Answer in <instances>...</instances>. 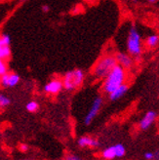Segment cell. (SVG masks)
Listing matches in <instances>:
<instances>
[{
  "instance_id": "obj_1",
  "label": "cell",
  "mask_w": 159,
  "mask_h": 160,
  "mask_svg": "<svg viewBox=\"0 0 159 160\" xmlns=\"http://www.w3.org/2000/svg\"><path fill=\"white\" fill-rule=\"evenodd\" d=\"M126 78H127L126 69L117 63L111 69L110 72L107 75V77L104 79V82H102V91L109 95L116 88L123 85L126 81Z\"/></svg>"
},
{
  "instance_id": "obj_2",
  "label": "cell",
  "mask_w": 159,
  "mask_h": 160,
  "mask_svg": "<svg viewBox=\"0 0 159 160\" xmlns=\"http://www.w3.org/2000/svg\"><path fill=\"white\" fill-rule=\"evenodd\" d=\"M127 51L132 56L133 58H139L142 55V37L139 32L137 27L134 25H131L129 31H128V36H127Z\"/></svg>"
},
{
  "instance_id": "obj_3",
  "label": "cell",
  "mask_w": 159,
  "mask_h": 160,
  "mask_svg": "<svg viewBox=\"0 0 159 160\" xmlns=\"http://www.w3.org/2000/svg\"><path fill=\"white\" fill-rule=\"evenodd\" d=\"M117 61L115 55H106L102 57L93 68V75L96 79H105L115 66Z\"/></svg>"
},
{
  "instance_id": "obj_4",
  "label": "cell",
  "mask_w": 159,
  "mask_h": 160,
  "mask_svg": "<svg viewBox=\"0 0 159 160\" xmlns=\"http://www.w3.org/2000/svg\"><path fill=\"white\" fill-rule=\"evenodd\" d=\"M85 78V74L82 69H74L68 71L65 74L62 79L63 88L67 91H73L79 86H81Z\"/></svg>"
},
{
  "instance_id": "obj_5",
  "label": "cell",
  "mask_w": 159,
  "mask_h": 160,
  "mask_svg": "<svg viewBox=\"0 0 159 160\" xmlns=\"http://www.w3.org/2000/svg\"><path fill=\"white\" fill-rule=\"evenodd\" d=\"M102 99L101 97H97L96 99L94 100L93 102V105L89 110V112L87 113L85 119H84V123L86 125H89L92 120L97 116V114L99 113V111L101 109V107H102Z\"/></svg>"
},
{
  "instance_id": "obj_6",
  "label": "cell",
  "mask_w": 159,
  "mask_h": 160,
  "mask_svg": "<svg viewBox=\"0 0 159 160\" xmlns=\"http://www.w3.org/2000/svg\"><path fill=\"white\" fill-rule=\"evenodd\" d=\"M115 58L117 61V63L119 66H121L125 69H129L132 68L134 61L133 57L129 53H124V52H118L115 54Z\"/></svg>"
},
{
  "instance_id": "obj_7",
  "label": "cell",
  "mask_w": 159,
  "mask_h": 160,
  "mask_svg": "<svg viewBox=\"0 0 159 160\" xmlns=\"http://www.w3.org/2000/svg\"><path fill=\"white\" fill-rule=\"evenodd\" d=\"M10 37L4 34L0 37V60H5L11 55L10 50Z\"/></svg>"
},
{
  "instance_id": "obj_8",
  "label": "cell",
  "mask_w": 159,
  "mask_h": 160,
  "mask_svg": "<svg viewBox=\"0 0 159 160\" xmlns=\"http://www.w3.org/2000/svg\"><path fill=\"white\" fill-rule=\"evenodd\" d=\"M156 112L155 111L150 110L148 112L146 113V115L142 118L141 122H140V128L142 130H147L148 128L153 124V122L155 121L156 119Z\"/></svg>"
},
{
  "instance_id": "obj_9",
  "label": "cell",
  "mask_w": 159,
  "mask_h": 160,
  "mask_svg": "<svg viewBox=\"0 0 159 160\" xmlns=\"http://www.w3.org/2000/svg\"><path fill=\"white\" fill-rule=\"evenodd\" d=\"M20 81V76L16 73H5L1 76L0 83L4 87H13L17 85Z\"/></svg>"
},
{
  "instance_id": "obj_10",
  "label": "cell",
  "mask_w": 159,
  "mask_h": 160,
  "mask_svg": "<svg viewBox=\"0 0 159 160\" xmlns=\"http://www.w3.org/2000/svg\"><path fill=\"white\" fill-rule=\"evenodd\" d=\"M63 88V84L62 80L54 79L51 80L49 83H47L44 87V90L48 94H58Z\"/></svg>"
},
{
  "instance_id": "obj_11",
  "label": "cell",
  "mask_w": 159,
  "mask_h": 160,
  "mask_svg": "<svg viewBox=\"0 0 159 160\" xmlns=\"http://www.w3.org/2000/svg\"><path fill=\"white\" fill-rule=\"evenodd\" d=\"M78 146L81 148L91 147V148H97L100 146V142L96 139H93L88 136H84L78 140Z\"/></svg>"
},
{
  "instance_id": "obj_12",
  "label": "cell",
  "mask_w": 159,
  "mask_h": 160,
  "mask_svg": "<svg viewBox=\"0 0 159 160\" xmlns=\"http://www.w3.org/2000/svg\"><path fill=\"white\" fill-rule=\"evenodd\" d=\"M128 85H127L126 83H124L123 85L119 86L118 88H116V89L111 92L108 96H109V100L110 101H116L118 99H120L121 97H123V96L125 95V93L128 91Z\"/></svg>"
},
{
  "instance_id": "obj_13",
  "label": "cell",
  "mask_w": 159,
  "mask_h": 160,
  "mask_svg": "<svg viewBox=\"0 0 159 160\" xmlns=\"http://www.w3.org/2000/svg\"><path fill=\"white\" fill-rule=\"evenodd\" d=\"M158 43H159V36L157 34H150L147 36V38L146 40V44L149 48H153V47L157 46Z\"/></svg>"
},
{
  "instance_id": "obj_14",
  "label": "cell",
  "mask_w": 159,
  "mask_h": 160,
  "mask_svg": "<svg viewBox=\"0 0 159 160\" xmlns=\"http://www.w3.org/2000/svg\"><path fill=\"white\" fill-rule=\"evenodd\" d=\"M102 157H104L105 159H107V160L115 158L116 157V152H115L114 146L113 147H109V148H106L104 151H102Z\"/></svg>"
},
{
  "instance_id": "obj_15",
  "label": "cell",
  "mask_w": 159,
  "mask_h": 160,
  "mask_svg": "<svg viewBox=\"0 0 159 160\" xmlns=\"http://www.w3.org/2000/svg\"><path fill=\"white\" fill-rule=\"evenodd\" d=\"M115 148V152H116V157H122L125 155V148L121 145V143H118V145L114 146Z\"/></svg>"
},
{
  "instance_id": "obj_16",
  "label": "cell",
  "mask_w": 159,
  "mask_h": 160,
  "mask_svg": "<svg viewBox=\"0 0 159 160\" xmlns=\"http://www.w3.org/2000/svg\"><path fill=\"white\" fill-rule=\"evenodd\" d=\"M27 109L29 112H35L38 109V103L36 102H29L27 105Z\"/></svg>"
},
{
  "instance_id": "obj_17",
  "label": "cell",
  "mask_w": 159,
  "mask_h": 160,
  "mask_svg": "<svg viewBox=\"0 0 159 160\" xmlns=\"http://www.w3.org/2000/svg\"><path fill=\"white\" fill-rule=\"evenodd\" d=\"M10 105V99L0 94V107H7Z\"/></svg>"
},
{
  "instance_id": "obj_18",
  "label": "cell",
  "mask_w": 159,
  "mask_h": 160,
  "mask_svg": "<svg viewBox=\"0 0 159 160\" xmlns=\"http://www.w3.org/2000/svg\"><path fill=\"white\" fill-rule=\"evenodd\" d=\"M5 73H7V67L3 60H0V76L4 75Z\"/></svg>"
},
{
  "instance_id": "obj_19",
  "label": "cell",
  "mask_w": 159,
  "mask_h": 160,
  "mask_svg": "<svg viewBox=\"0 0 159 160\" xmlns=\"http://www.w3.org/2000/svg\"><path fill=\"white\" fill-rule=\"evenodd\" d=\"M66 160H81V159L79 158L78 156H76V155H73V154H69V155H67V156Z\"/></svg>"
},
{
  "instance_id": "obj_20",
  "label": "cell",
  "mask_w": 159,
  "mask_h": 160,
  "mask_svg": "<svg viewBox=\"0 0 159 160\" xmlns=\"http://www.w3.org/2000/svg\"><path fill=\"white\" fill-rule=\"evenodd\" d=\"M145 158L147 160H152L154 158V153H152V152H147L145 153Z\"/></svg>"
},
{
  "instance_id": "obj_21",
  "label": "cell",
  "mask_w": 159,
  "mask_h": 160,
  "mask_svg": "<svg viewBox=\"0 0 159 160\" xmlns=\"http://www.w3.org/2000/svg\"><path fill=\"white\" fill-rule=\"evenodd\" d=\"M20 149H21L22 151H27V150L28 149V147H27V145H21Z\"/></svg>"
},
{
  "instance_id": "obj_22",
  "label": "cell",
  "mask_w": 159,
  "mask_h": 160,
  "mask_svg": "<svg viewBox=\"0 0 159 160\" xmlns=\"http://www.w3.org/2000/svg\"><path fill=\"white\" fill-rule=\"evenodd\" d=\"M154 160H159V148L157 150H155V152H154Z\"/></svg>"
},
{
  "instance_id": "obj_23",
  "label": "cell",
  "mask_w": 159,
  "mask_h": 160,
  "mask_svg": "<svg viewBox=\"0 0 159 160\" xmlns=\"http://www.w3.org/2000/svg\"><path fill=\"white\" fill-rule=\"evenodd\" d=\"M42 9H43L44 12H48V11H49V7H48V6H43V7H42Z\"/></svg>"
},
{
  "instance_id": "obj_24",
  "label": "cell",
  "mask_w": 159,
  "mask_h": 160,
  "mask_svg": "<svg viewBox=\"0 0 159 160\" xmlns=\"http://www.w3.org/2000/svg\"><path fill=\"white\" fill-rule=\"evenodd\" d=\"M147 1L149 3H155V2H157V0H147Z\"/></svg>"
},
{
  "instance_id": "obj_25",
  "label": "cell",
  "mask_w": 159,
  "mask_h": 160,
  "mask_svg": "<svg viewBox=\"0 0 159 160\" xmlns=\"http://www.w3.org/2000/svg\"><path fill=\"white\" fill-rule=\"evenodd\" d=\"M131 1H133V2H136V1H137V0H131Z\"/></svg>"
},
{
  "instance_id": "obj_26",
  "label": "cell",
  "mask_w": 159,
  "mask_h": 160,
  "mask_svg": "<svg viewBox=\"0 0 159 160\" xmlns=\"http://www.w3.org/2000/svg\"><path fill=\"white\" fill-rule=\"evenodd\" d=\"M23 160H27V159H23Z\"/></svg>"
},
{
  "instance_id": "obj_27",
  "label": "cell",
  "mask_w": 159,
  "mask_h": 160,
  "mask_svg": "<svg viewBox=\"0 0 159 160\" xmlns=\"http://www.w3.org/2000/svg\"><path fill=\"white\" fill-rule=\"evenodd\" d=\"M158 22H159V21H158Z\"/></svg>"
}]
</instances>
